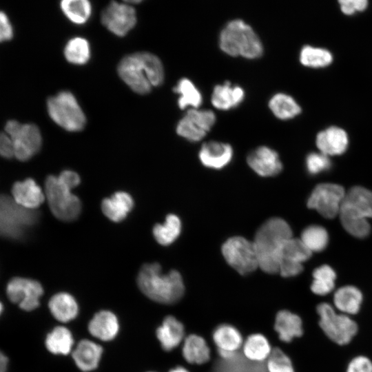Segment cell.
<instances>
[{"label": "cell", "instance_id": "9", "mask_svg": "<svg viewBox=\"0 0 372 372\" xmlns=\"http://www.w3.org/2000/svg\"><path fill=\"white\" fill-rule=\"evenodd\" d=\"M5 132L12 139L14 156L19 161H28L41 149V135L34 124H21L17 121L10 120L6 123Z\"/></svg>", "mask_w": 372, "mask_h": 372}, {"label": "cell", "instance_id": "27", "mask_svg": "<svg viewBox=\"0 0 372 372\" xmlns=\"http://www.w3.org/2000/svg\"><path fill=\"white\" fill-rule=\"evenodd\" d=\"M48 307L54 318L61 322L74 320L79 313V306L75 298L65 292L57 293L52 296Z\"/></svg>", "mask_w": 372, "mask_h": 372}, {"label": "cell", "instance_id": "36", "mask_svg": "<svg viewBox=\"0 0 372 372\" xmlns=\"http://www.w3.org/2000/svg\"><path fill=\"white\" fill-rule=\"evenodd\" d=\"M311 291L318 296H325L331 293L335 287L336 274L327 265L316 268L313 272Z\"/></svg>", "mask_w": 372, "mask_h": 372}, {"label": "cell", "instance_id": "8", "mask_svg": "<svg viewBox=\"0 0 372 372\" xmlns=\"http://www.w3.org/2000/svg\"><path fill=\"white\" fill-rule=\"evenodd\" d=\"M50 118L60 127L69 132H79L86 123L85 116L74 96L63 91L51 96L47 101Z\"/></svg>", "mask_w": 372, "mask_h": 372}, {"label": "cell", "instance_id": "11", "mask_svg": "<svg viewBox=\"0 0 372 372\" xmlns=\"http://www.w3.org/2000/svg\"><path fill=\"white\" fill-rule=\"evenodd\" d=\"M345 194L344 188L339 185L319 184L311 192L307 206L316 210L324 218H333L339 215Z\"/></svg>", "mask_w": 372, "mask_h": 372}, {"label": "cell", "instance_id": "17", "mask_svg": "<svg viewBox=\"0 0 372 372\" xmlns=\"http://www.w3.org/2000/svg\"><path fill=\"white\" fill-rule=\"evenodd\" d=\"M316 144L320 152L328 156L340 155L347 149L348 134L341 127L331 126L318 132Z\"/></svg>", "mask_w": 372, "mask_h": 372}, {"label": "cell", "instance_id": "4", "mask_svg": "<svg viewBox=\"0 0 372 372\" xmlns=\"http://www.w3.org/2000/svg\"><path fill=\"white\" fill-rule=\"evenodd\" d=\"M219 45L226 54L233 56L257 59L262 56V43L248 24L242 20L236 19L229 22L222 30Z\"/></svg>", "mask_w": 372, "mask_h": 372}, {"label": "cell", "instance_id": "18", "mask_svg": "<svg viewBox=\"0 0 372 372\" xmlns=\"http://www.w3.org/2000/svg\"><path fill=\"white\" fill-rule=\"evenodd\" d=\"M198 156L203 165L219 169L225 167L231 161L233 149L229 144L209 141L203 144Z\"/></svg>", "mask_w": 372, "mask_h": 372}, {"label": "cell", "instance_id": "34", "mask_svg": "<svg viewBox=\"0 0 372 372\" xmlns=\"http://www.w3.org/2000/svg\"><path fill=\"white\" fill-rule=\"evenodd\" d=\"M331 52L322 48L304 45L300 52L299 60L305 67L321 68L329 65L333 61Z\"/></svg>", "mask_w": 372, "mask_h": 372}, {"label": "cell", "instance_id": "49", "mask_svg": "<svg viewBox=\"0 0 372 372\" xmlns=\"http://www.w3.org/2000/svg\"><path fill=\"white\" fill-rule=\"evenodd\" d=\"M8 364V358L2 352L0 356V372H6Z\"/></svg>", "mask_w": 372, "mask_h": 372}, {"label": "cell", "instance_id": "43", "mask_svg": "<svg viewBox=\"0 0 372 372\" xmlns=\"http://www.w3.org/2000/svg\"><path fill=\"white\" fill-rule=\"evenodd\" d=\"M306 165L310 174H316L329 169L331 167V161L328 156L321 152H313L307 156Z\"/></svg>", "mask_w": 372, "mask_h": 372}, {"label": "cell", "instance_id": "51", "mask_svg": "<svg viewBox=\"0 0 372 372\" xmlns=\"http://www.w3.org/2000/svg\"><path fill=\"white\" fill-rule=\"evenodd\" d=\"M148 372H154V371H148Z\"/></svg>", "mask_w": 372, "mask_h": 372}, {"label": "cell", "instance_id": "5", "mask_svg": "<svg viewBox=\"0 0 372 372\" xmlns=\"http://www.w3.org/2000/svg\"><path fill=\"white\" fill-rule=\"evenodd\" d=\"M39 218L34 209L25 208L12 198L2 195L0 201V231L9 239L22 238L29 228L35 225Z\"/></svg>", "mask_w": 372, "mask_h": 372}, {"label": "cell", "instance_id": "45", "mask_svg": "<svg viewBox=\"0 0 372 372\" xmlns=\"http://www.w3.org/2000/svg\"><path fill=\"white\" fill-rule=\"evenodd\" d=\"M342 13L352 15L358 12H362L368 7L366 0H340L338 1Z\"/></svg>", "mask_w": 372, "mask_h": 372}, {"label": "cell", "instance_id": "10", "mask_svg": "<svg viewBox=\"0 0 372 372\" xmlns=\"http://www.w3.org/2000/svg\"><path fill=\"white\" fill-rule=\"evenodd\" d=\"M227 262L241 275H246L258 267V261L253 242L242 236L229 238L222 246Z\"/></svg>", "mask_w": 372, "mask_h": 372}, {"label": "cell", "instance_id": "21", "mask_svg": "<svg viewBox=\"0 0 372 372\" xmlns=\"http://www.w3.org/2000/svg\"><path fill=\"white\" fill-rule=\"evenodd\" d=\"M12 194L17 203L29 209H37L45 198L42 189L32 178L16 182L12 186Z\"/></svg>", "mask_w": 372, "mask_h": 372}, {"label": "cell", "instance_id": "14", "mask_svg": "<svg viewBox=\"0 0 372 372\" xmlns=\"http://www.w3.org/2000/svg\"><path fill=\"white\" fill-rule=\"evenodd\" d=\"M101 22L115 35L123 37L136 23L135 9L127 3L111 1L101 14Z\"/></svg>", "mask_w": 372, "mask_h": 372}, {"label": "cell", "instance_id": "35", "mask_svg": "<svg viewBox=\"0 0 372 372\" xmlns=\"http://www.w3.org/2000/svg\"><path fill=\"white\" fill-rule=\"evenodd\" d=\"M180 231V220L174 214H169L163 224H157L153 229V234L156 240L164 246L174 242L179 236Z\"/></svg>", "mask_w": 372, "mask_h": 372}, {"label": "cell", "instance_id": "44", "mask_svg": "<svg viewBox=\"0 0 372 372\" xmlns=\"http://www.w3.org/2000/svg\"><path fill=\"white\" fill-rule=\"evenodd\" d=\"M346 372H372V361L365 355H358L349 362Z\"/></svg>", "mask_w": 372, "mask_h": 372}, {"label": "cell", "instance_id": "33", "mask_svg": "<svg viewBox=\"0 0 372 372\" xmlns=\"http://www.w3.org/2000/svg\"><path fill=\"white\" fill-rule=\"evenodd\" d=\"M312 252L300 239L291 237L283 244L279 256V265L281 262L302 264L307 260Z\"/></svg>", "mask_w": 372, "mask_h": 372}, {"label": "cell", "instance_id": "42", "mask_svg": "<svg viewBox=\"0 0 372 372\" xmlns=\"http://www.w3.org/2000/svg\"><path fill=\"white\" fill-rule=\"evenodd\" d=\"M344 229L357 238H365L370 233V225L367 220L340 218Z\"/></svg>", "mask_w": 372, "mask_h": 372}, {"label": "cell", "instance_id": "26", "mask_svg": "<svg viewBox=\"0 0 372 372\" xmlns=\"http://www.w3.org/2000/svg\"><path fill=\"white\" fill-rule=\"evenodd\" d=\"M182 355L191 364L200 365L210 359V348L207 341L200 335L189 334L182 343Z\"/></svg>", "mask_w": 372, "mask_h": 372}, {"label": "cell", "instance_id": "38", "mask_svg": "<svg viewBox=\"0 0 372 372\" xmlns=\"http://www.w3.org/2000/svg\"><path fill=\"white\" fill-rule=\"evenodd\" d=\"M60 7L66 17L76 24L86 23L92 12L91 4L87 0H63Z\"/></svg>", "mask_w": 372, "mask_h": 372}, {"label": "cell", "instance_id": "19", "mask_svg": "<svg viewBox=\"0 0 372 372\" xmlns=\"http://www.w3.org/2000/svg\"><path fill=\"white\" fill-rule=\"evenodd\" d=\"M156 335L163 349L170 351L184 341L185 328L176 318L167 316L156 329Z\"/></svg>", "mask_w": 372, "mask_h": 372}, {"label": "cell", "instance_id": "7", "mask_svg": "<svg viewBox=\"0 0 372 372\" xmlns=\"http://www.w3.org/2000/svg\"><path fill=\"white\" fill-rule=\"evenodd\" d=\"M71 190L58 176H49L45 180V195L49 207L61 220H74L81 212V202Z\"/></svg>", "mask_w": 372, "mask_h": 372}, {"label": "cell", "instance_id": "25", "mask_svg": "<svg viewBox=\"0 0 372 372\" xmlns=\"http://www.w3.org/2000/svg\"><path fill=\"white\" fill-rule=\"evenodd\" d=\"M212 339L218 352L236 354L242 349L244 340L239 330L233 325L222 324L213 331Z\"/></svg>", "mask_w": 372, "mask_h": 372}, {"label": "cell", "instance_id": "40", "mask_svg": "<svg viewBox=\"0 0 372 372\" xmlns=\"http://www.w3.org/2000/svg\"><path fill=\"white\" fill-rule=\"evenodd\" d=\"M300 240L313 253L321 251L327 245L329 236L326 229L318 225H311L304 229Z\"/></svg>", "mask_w": 372, "mask_h": 372}, {"label": "cell", "instance_id": "16", "mask_svg": "<svg viewBox=\"0 0 372 372\" xmlns=\"http://www.w3.org/2000/svg\"><path fill=\"white\" fill-rule=\"evenodd\" d=\"M247 161L256 173L264 177L276 176L282 168L278 153L266 146L259 147L251 152Z\"/></svg>", "mask_w": 372, "mask_h": 372}, {"label": "cell", "instance_id": "12", "mask_svg": "<svg viewBox=\"0 0 372 372\" xmlns=\"http://www.w3.org/2000/svg\"><path fill=\"white\" fill-rule=\"evenodd\" d=\"M6 293L9 300L26 311L39 306V299L43 293L41 285L37 280L15 277L7 285Z\"/></svg>", "mask_w": 372, "mask_h": 372}, {"label": "cell", "instance_id": "3", "mask_svg": "<svg viewBox=\"0 0 372 372\" xmlns=\"http://www.w3.org/2000/svg\"><path fill=\"white\" fill-rule=\"evenodd\" d=\"M292 237L287 223L280 218H271L258 229L254 245L258 267L267 273L279 272V256L286 240Z\"/></svg>", "mask_w": 372, "mask_h": 372}, {"label": "cell", "instance_id": "37", "mask_svg": "<svg viewBox=\"0 0 372 372\" xmlns=\"http://www.w3.org/2000/svg\"><path fill=\"white\" fill-rule=\"evenodd\" d=\"M174 91L179 94L178 105L182 110L187 107L196 108L202 103L203 98L200 92L188 79H181L174 87Z\"/></svg>", "mask_w": 372, "mask_h": 372}, {"label": "cell", "instance_id": "22", "mask_svg": "<svg viewBox=\"0 0 372 372\" xmlns=\"http://www.w3.org/2000/svg\"><path fill=\"white\" fill-rule=\"evenodd\" d=\"M301 318L286 309L279 311L275 318L274 329L279 339L286 343L301 337L303 327Z\"/></svg>", "mask_w": 372, "mask_h": 372}, {"label": "cell", "instance_id": "46", "mask_svg": "<svg viewBox=\"0 0 372 372\" xmlns=\"http://www.w3.org/2000/svg\"><path fill=\"white\" fill-rule=\"evenodd\" d=\"M0 153L3 157L6 158H10L14 156L12 141L6 132H2L1 134Z\"/></svg>", "mask_w": 372, "mask_h": 372}, {"label": "cell", "instance_id": "48", "mask_svg": "<svg viewBox=\"0 0 372 372\" xmlns=\"http://www.w3.org/2000/svg\"><path fill=\"white\" fill-rule=\"evenodd\" d=\"M58 177L70 189L76 187L80 183L79 176L74 171H63Z\"/></svg>", "mask_w": 372, "mask_h": 372}, {"label": "cell", "instance_id": "15", "mask_svg": "<svg viewBox=\"0 0 372 372\" xmlns=\"http://www.w3.org/2000/svg\"><path fill=\"white\" fill-rule=\"evenodd\" d=\"M339 216L358 220L372 218V192L359 186L351 188L343 199Z\"/></svg>", "mask_w": 372, "mask_h": 372}, {"label": "cell", "instance_id": "20", "mask_svg": "<svg viewBox=\"0 0 372 372\" xmlns=\"http://www.w3.org/2000/svg\"><path fill=\"white\" fill-rule=\"evenodd\" d=\"M88 331L92 335L101 340L110 341L116 338L119 331L118 318L110 311H100L89 322Z\"/></svg>", "mask_w": 372, "mask_h": 372}, {"label": "cell", "instance_id": "29", "mask_svg": "<svg viewBox=\"0 0 372 372\" xmlns=\"http://www.w3.org/2000/svg\"><path fill=\"white\" fill-rule=\"evenodd\" d=\"M245 92L238 85H231L228 81L214 88L211 95L213 105L219 110H227L238 106L243 101Z\"/></svg>", "mask_w": 372, "mask_h": 372}, {"label": "cell", "instance_id": "39", "mask_svg": "<svg viewBox=\"0 0 372 372\" xmlns=\"http://www.w3.org/2000/svg\"><path fill=\"white\" fill-rule=\"evenodd\" d=\"M67 61L75 65L86 63L90 57L88 41L82 37H74L68 41L64 48Z\"/></svg>", "mask_w": 372, "mask_h": 372}, {"label": "cell", "instance_id": "41", "mask_svg": "<svg viewBox=\"0 0 372 372\" xmlns=\"http://www.w3.org/2000/svg\"><path fill=\"white\" fill-rule=\"evenodd\" d=\"M267 372H295L290 358L279 348L273 349L266 361Z\"/></svg>", "mask_w": 372, "mask_h": 372}, {"label": "cell", "instance_id": "2", "mask_svg": "<svg viewBox=\"0 0 372 372\" xmlns=\"http://www.w3.org/2000/svg\"><path fill=\"white\" fill-rule=\"evenodd\" d=\"M140 290L149 299L158 303L171 304L178 301L185 292V285L180 273L171 270L162 272L158 263L143 265L137 278Z\"/></svg>", "mask_w": 372, "mask_h": 372}, {"label": "cell", "instance_id": "30", "mask_svg": "<svg viewBox=\"0 0 372 372\" xmlns=\"http://www.w3.org/2000/svg\"><path fill=\"white\" fill-rule=\"evenodd\" d=\"M273 349L266 336L259 333L249 335L242 347L244 356L256 362L267 361Z\"/></svg>", "mask_w": 372, "mask_h": 372}, {"label": "cell", "instance_id": "28", "mask_svg": "<svg viewBox=\"0 0 372 372\" xmlns=\"http://www.w3.org/2000/svg\"><path fill=\"white\" fill-rule=\"evenodd\" d=\"M133 205V199L129 194L118 192L111 197L105 198L102 201L101 209L110 220L120 222L126 218Z\"/></svg>", "mask_w": 372, "mask_h": 372}, {"label": "cell", "instance_id": "47", "mask_svg": "<svg viewBox=\"0 0 372 372\" xmlns=\"http://www.w3.org/2000/svg\"><path fill=\"white\" fill-rule=\"evenodd\" d=\"M0 40L1 41H9L12 38L13 30L7 15L1 12L0 14Z\"/></svg>", "mask_w": 372, "mask_h": 372}, {"label": "cell", "instance_id": "1", "mask_svg": "<svg viewBox=\"0 0 372 372\" xmlns=\"http://www.w3.org/2000/svg\"><path fill=\"white\" fill-rule=\"evenodd\" d=\"M121 79L136 93L145 94L164 80V69L156 55L139 52L123 57L118 65Z\"/></svg>", "mask_w": 372, "mask_h": 372}, {"label": "cell", "instance_id": "13", "mask_svg": "<svg viewBox=\"0 0 372 372\" xmlns=\"http://www.w3.org/2000/svg\"><path fill=\"white\" fill-rule=\"evenodd\" d=\"M215 122L212 111L190 109L178 123L176 132L189 141L196 142L207 134Z\"/></svg>", "mask_w": 372, "mask_h": 372}, {"label": "cell", "instance_id": "50", "mask_svg": "<svg viewBox=\"0 0 372 372\" xmlns=\"http://www.w3.org/2000/svg\"><path fill=\"white\" fill-rule=\"evenodd\" d=\"M169 372H189L186 368L182 366H175L171 369Z\"/></svg>", "mask_w": 372, "mask_h": 372}, {"label": "cell", "instance_id": "23", "mask_svg": "<svg viewBox=\"0 0 372 372\" xmlns=\"http://www.w3.org/2000/svg\"><path fill=\"white\" fill-rule=\"evenodd\" d=\"M102 353L101 345L89 340H82L73 350L72 358L80 370L88 372L97 368Z\"/></svg>", "mask_w": 372, "mask_h": 372}, {"label": "cell", "instance_id": "31", "mask_svg": "<svg viewBox=\"0 0 372 372\" xmlns=\"http://www.w3.org/2000/svg\"><path fill=\"white\" fill-rule=\"evenodd\" d=\"M45 344L50 353L55 355H67L72 350L74 339L68 328L58 326L47 335Z\"/></svg>", "mask_w": 372, "mask_h": 372}, {"label": "cell", "instance_id": "32", "mask_svg": "<svg viewBox=\"0 0 372 372\" xmlns=\"http://www.w3.org/2000/svg\"><path fill=\"white\" fill-rule=\"evenodd\" d=\"M269 107L275 116L281 120L291 119L302 111L296 100L284 93L274 94L269 100Z\"/></svg>", "mask_w": 372, "mask_h": 372}, {"label": "cell", "instance_id": "6", "mask_svg": "<svg viewBox=\"0 0 372 372\" xmlns=\"http://www.w3.org/2000/svg\"><path fill=\"white\" fill-rule=\"evenodd\" d=\"M319 326L332 342L338 345L348 344L358 331V324L350 316L337 312L328 302H321L316 307Z\"/></svg>", "mask_w": 372, "mask_h": 372}, {"label": "cell", "instance_id": "24", "mask_svg": "<svg viewBox=\"0 0 372 372\" xmlns=\"http://www.w3.org/2000/svg\"><path fill=\"white\" fill-rule=\"evenodd\" d=\"M362 301L363 295L358 287L346 285L335 291L333 306L338 312L351 316L360 311Z\"/></svg>", "mask_w": 372, "mask_h": 372}]
</instances>
